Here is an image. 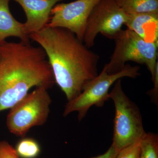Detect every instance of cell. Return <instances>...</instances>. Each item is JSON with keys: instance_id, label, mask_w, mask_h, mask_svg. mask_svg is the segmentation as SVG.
I'll return each mask as SVG.
<instances>
[{"instance_id": "cell-13", "label": "cell", "mask_w": 158, "mask_h": 158, "mask_svg": "<svg viewBox=\"0 0 158 158\" xmlns=\"http://www.w3.org/2000/svg\"><path fill=\"white\" fill-rule=\"evenodd\" d=\"M15 148L21 158H36L41 152L40 145L36 140L25 137L18 141Z\"/></svg>"}, {"instance_id": "cell-11", "label": "cell", "mask_w": 158, "mask_h": 158, "mask_svg": "<svg viewBox=\"0 0 158 158\" xmlns=\"http://www.w3.org/2000/svg\"><path fill=\"white\" fill-rule=\"evenodd\" d=\"M10 1L0 0V44L10 37L19 38L23 42H30V37L24 31L23 23L15 19L10 12Z\"/></svg>"}, {"instance_id": "cell-5", "label": "cell", "mask_w": 158, "mask_h": 158, "mask_svg": "<svg viewBox=\"0 0 158 158\" xmlns=\"http://www.w3.org/2000/svg\"><path fill=\"white\" fill-rule=\"evenodd\" d=\"M109 98L115 109L112 144L120 150L141 139L146 132L140 110L125 93L121 79L114 83Z\"/></svg>"}, {"instance_id": "cell-3", "label": "cell", "mask_w": 158, "mask_h": 158, "mask_svg": "<svg viewBox=\"0 0 158 158\" xmlns=\"http://www.w3.org/2000/svg\"><path fill=\"white\" fill-rule=\"evenodd\" d=\"M113 40L114 52L110 62L103 67L108 73H117L124 69L127 62L133 61L144 64L153 77L158 66V43L146 42L128 28L121 29Z\"/></svg>"}, {"instance_id": "cell-7", "label": "cell", "mask_w": 158, "mask_h": 158, "mask_svg": "<svg viewBox=\"0 0 158 158\" xmlns=\"http://www.w3.org/2000/svg\"><path fill=\"white\" fill-rule=\"evenodd\" d=\"M127 17L115 0H100L88 17L83 42L88 48L92 47L99 33L113 39L125 25Z\"/></svg>"}, {"instance_id": "cell-17", "label": "cell", "mask_w": 158, "mask_h": 158, "mask_svg": "<svg viewBox=\"0 0 158 158\" xmlns=\"http://www.w3.org/2000/svg\"><path fill=\"white\" fill-rule=\"evenodd\" d=\"M153 88L148 92V94L152 98L153 102L157 104L158 99V66L156 69L154 75L152 78Z\"/></svg>"}, {"instance_id": "cell-4", "label": "cell", "mask_w": 158, "mask_h": 158, "mask_svg": "<svg viewBox=\"0 0 158 158\" xmlns=\"http://www.w3.org/2000/svg\"><path fill=\"white\" fill-rule=\"evenodd\" d=\"M48 89L43 86L37 87L10 108L6 118L10 133L23 138L32 128L45 124L52 102Z\"/></svg>"}, {"instance_id": "cell-15", "label": "cell", "mask_w": 158, "mask_h": 158, "mask_svg": "<svg viewBox=\"0 0 158 158\" xmlns=\"http://www.w3.org/2000/svg\"><path fill=\"white\" fill-rule=\"evenodd\" d=\"M141 139L119 150L116 158H139Z\"/></svg>"}, {"instance_id": "cell-9", "label": "cell", "mask_w": 158, "mask_h": 158, "mask_svg": "<svg viewBox=\"0 0 158 158\" xmlns=\"http://www.w3.org/2000/svg\"><path fill=\"white\" fill-rule=\"evenodd\" d=\"M19 4L25 13L24 31L28 36L44 28L48 24L51 10L63 0H13Z\"/></svg>"}, {"instance_id": "cell-18", "label": "cell", "mask_w": 158, "mask_h": 158, "mask_svg": "<svg viewBox=\"0 0 158 158\" xmlns=\"http://www.w3.org/2000/svg\"><path fill=\"white\" fill-rule=\"evenodd\" d=\"M118 151L119 150L112 144L105 153L92 158H116Z\"/></svg>"}, {"instance_id": "cell-14", "label": "cell", "mask_w": 158, "mask_h": 158, "mask_svg": "<svg viewBox=\"0 0 158 158\" xmlns=\"http://www.w3.org/2000/svg\"><path fill=\"white\" fill-rule=\"evenodd\" d=\"M139 158H158V135L145 133L141 139Z\"/></svg>"}, {"instance_id": "cell-1", "label": "cell", "mask_w": 158, "mask_h": 158, "mask_svg": "<svg viewBox=\"0 0 158 158\" xmlns=\"http://www.w3.org/2000/svg\"><path fill=\"white\" fill-rule=\"evenodd\" d=\"M29 37L45 51L55 82L68 101L98 74L99 56L68 29L46 27Z\"/></svg>"}, {"instance_id": "cell-8", "label": "cell", "mask_w": 158, "mask_h": 158, "mask_svg": "<svg viewBox=\"0 0 158 158\" xmlns=\"http://www.w3.org/2000/svg\"><path fill=\"white\" fill-rule=\"evenodd\" d=\"M100 0H76L59 3L51 10L47 27L64 28L83 41L87 21L91 11Z\"/></svg>"}, {"instance_id": "cell-16", "label": "cell", "mask_w": 158, "mask_h": 158, "mask_svg": "<svg viewBox=\"0 0 158 158\" xmlns=\"http://www.w3.org/2000/svg\"><path fill=\"white\" fill-rule=\"evenodd\" d=\"M0 158H20L15 148L8 141H0Z\"/></svg>"}, {"instance_id": "cell-6", "label": "cell", "mask_w": 158, "mask_h": 158, "mask_svg": "<svg viewBox=\"0 0 158 158\" xmlns=\"http://www.w3.org/2000/svg\"><path fill=\"white\" fill-rule=\"evenodd\" d=\"M140 67L138 65L127 64L123 69L114 74L108 73L105 69L98 75L86 86L81 93L76 98L65 105L63 116L77 112L78 119L81 121L93 106L102 107L109 99V90L112 85L123 77L135 78L140 75Z\"/></svg>"}, {"instance_id": "cell-12", "label": "cell", "mask_w": 158, "mask_h": 158, "mask_svg": "<svg viewBox=\"0 0 158 158\" xmlns=\"http://www.w3.org/2000/svg\"><path fill=\"white\" fill-rule=\"evenodd\" d=\"M127 14L158 12V0H115Z\"/></svg>"}, {"instance_id": "cell-2", "label": "cell", "mask_w": 158, "mask_h": 158, "mask_svg": "<svg viewBox=\"0 0 158 158\" xmlns=\"http://www.w3.org/2000/svg\"><path fill=\"white\" fill-rule=\"evenodd\" d=\"M56 83L45 51L30 42L0 44V112L10 109L28 93Z\"/></svg>"}, {"instance_id": "cell-10", "label": "cell", "mask_w": 158, "mask_h": 158, "mask_svg": "<svg viewBox=\"0 0 158 158\" xmlns=\"http://www.w3.org/2000/svg\"><path fill=\"white\" fill-rule=\"evenodd\" d=\"M125 25L146 42L158 43V12L128 14Z\"/></svg>"}]
</instances>
